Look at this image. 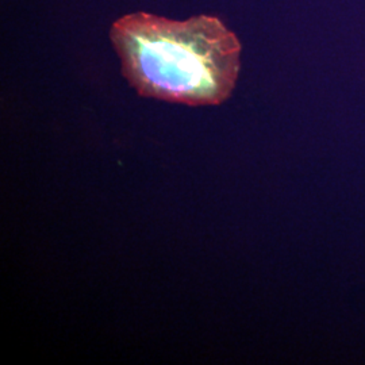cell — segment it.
<instances>
[{"instance_id": "1", "label": "cell", "mask_w": 365, "mask_h": 365, "mask_svg": "<svg viewBox=\"0 0 365 365\" xmlns=\"http://www.w3.org/2000/svg\"><path fill=\"white\" fill-rule=\"evenodd\" d=\"M110 39L123 78L143 98L203 107L222 105L235 91L241 43L217 16L128 14L113 24Z\"/></svg>"}]
</instances>
